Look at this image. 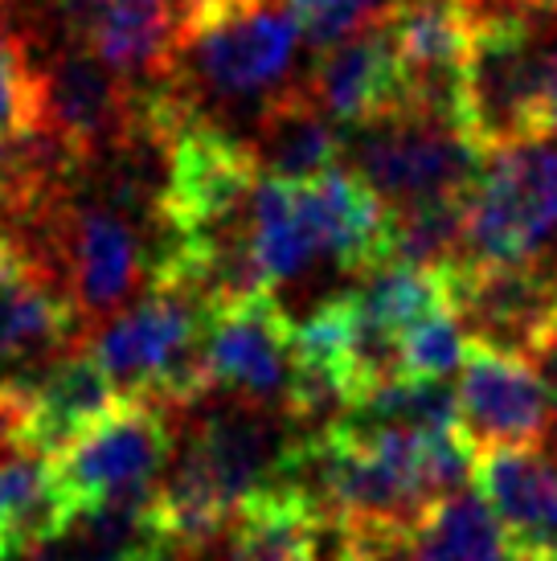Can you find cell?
I'll list each match as a JSON object with an SVG mask.
<instances>
[{
    "instance_id": "obj_1",
    "label": "cell",
    "mask_w": 557,
    "mask_h": 561,
    "mask_svg": "<svg viewBox=\"0 0 557 561\" xmlns=\"http://www.w3.org/2000/svg\"><path fill=\"white\" fill-rule=\"evenodd\" d=\"M471 37L459 66V131L492 157L545 136L542 54L549 0H467Z\"/></svg>"
},
{
    "instance_id": "obj_2",
    "label": "cell",
    "mask_w": 557,
    "mask_h": 561,
    "mask_svg": "<svg viewBox=\"0 0 557 561\" xmlns=\"http://www.w3.org/2000/svg\"><path fill=\"white\" fill-rule=\"evenodd\" d=\"M299 16L287 0H230L181 37L169 79L177 91L214 99H254L283 91L299 46Z\"/></svg>"
},
{
    "instance_id": "obj_3",
    "label": "cell",
    "mask_w": 557,
    "mask_h": 561,
    "mask_svg": "<svg viewBox=\"0 0 557 561\" xmlns=\"http://www.w3.org/2000/svg\"><path fill=\"white\" fill-rule=\"evenodd\" d=\"M557 234V136L500 148L467 197L464 254L480 266H525Z\"/></svg>"
},
{
    "instance_id": "obj_4",
    "label": "cell",
    "mask_w": 557,
    "mask_h": 561,
    "mask_svg": "<svg viewBox=\"0 0 557 561\" xmlns=\"http://www.w3.org/2000/svg\"><path fill=\"white\" fill-rule=\"evenodd\" d=\"M344 160L386 209L439 197H471L484 152L459 127L410 111L344 131Z\"/></svg>"
},
{
    "instance_id": "obj_5",
    "label": "cell",
    "mask_w": 557,
    "mask_h": 561,
    "mask_svg": "<svg viewBox=\"0 0 557 561\" xmlns=\"http://www.w3.org/2000/svg\"><path fill=\"white\" fill-rule=\"evenodd\" d=\"M177 414L164 405L124 398L103 422H94L62 455H54V476L62 483L70 508L120 504V500H152L156 483L177 451L172 435Z\"/></svg>"
},
{
    "instance_id": "obj_6",
    "label": "cell",
    "mask_w": 557,
    "mask_h": 561,
    "mask_svg": "<svg viewBox=\"0 0 557 561\" xmlns=\"http://www.w3.org/2000/svg\"><path fill=\"white\" fill-rule=\"evenodd\" d=\"M49 271L58 275L78 320L103 324L124 312V299L136 283H148L144 238L111 205H58L49 234Z\"/></svg>"
},
{
    "instance_id": "obj_7",
    "label": "cell",
    "mask_w": 557,
    "mask_h": 561,
    "mask_svg": "<svg viewBox=\"0 0 557 561\" xmlns=\"http://www.w3.org/2000/svg\"><path fill=\"white\" fill-rule=\"evenodd\" d=\"M205 369L214 398L287 414L295 377V320L275 291L217 308L205 324Z\"/></svg>"
},
{
    "instance_id": "obj_8",
    "label": "cell",
    "mask_w": 557,
    "mask_h": 561,
    "mask_svg": "<svg viewBox=\"0 0 557 561\" xmlns=\"http://www.w3.org/2000/svg\"><path fill=\"white\" fill-rule=\"evenodd\" d=\"M439 271L447 283L451 312L471 344L533 360V353L557 332L554 275L542 263L480 266L451 259Z\"/></svg>"
},
{
    "instance_id": "obj_9",
    "label": "cell",
    "mask_w": 557,
    "mask_h": 561,
    "mask_svg": "<svg viewBox=\"0 0 557 561\" xmlns=\"http://www.w3.org/2000/svg\"><path fill=\"white\" fill-rule=\"evenodd\" d=\"M459 435L480 455L542 447L554 435V402L545 393L537 369L521 357L492 353L471 344L455 386Z\"/></svg>"
},
{
    "instance_id": "obj_10",
    "label": "cell",
    "mask_w": 557,
    "mask_h": 561,
    "mask_svg": "<svg viewBox=\"0 0 557 561\" xmlns=\"http://www.w3.org/2000/svg\"><path fill=\"white\" fill-rule=\"evenodd\" d=\"M136 91L94 58L91 49L66 46L42 70V127L62 140L82 164L107 157L132 127Z\"/></svg>"
},
{
    "instance_id": "obj_11",
    "label": "cell",
    "mask_w": 557,
    "mask_h": 561,
    "mask_svg": "<svg viewBox=\"0 0 557 561\" xmlns=\"http://www.w3.org/2000/svg\"><path fill=\"white\" fill-rule=\"evenodd\" d=\"M304 91L341 131L398 115L406 107V75L382 16L320 49Z\"/></svg>"
},
{
    "instance_id": "obj_12",
    "label": "cell",
    "mask_w": 557,
    "mask_h": 561,
    "mask_svg": "<svg viewBox=\"0 0 557 561\" xmlns=\"http://www.w3.org/2000/svg\"><path fill=\"white\" fill-rule=\"evenodd\" d=\"M471 483L500 520L512 561H557V443L480 455Z\"/></svg>"
},
{
    "instance_id": "obj_13",
    "label": "cell",
    "mask_w": 557,
    "mask_h": 561,
    "mask_svg": "<svg viewBox=\"0 0 557 561\" xmlns=\"http://www.w3.org/2000/svg\"><path fill=\"white\" fill-rule=\"evenodd\" d=\"M295 193H299V209L308 218L320 254L356 275L389 263L386 205L377 202L353 172L332 169L316 181H299Z\"/></svg>"
},
{
    "instance_id": "obj_14",
    "label": "cell",
    "mask_w": 557,
    "mask_h": 561,
    "mask_svg": "<svg viewBox=\"0 0 557 561\" xmlns=\"http://www.w3.org/2000/svg\"><path fill=\"white\" fill-rule=\"evenodd\" d=\"M124 402L111 386L103 365L94 360L87 344H75L70 353L49 365L33 386V414H30V447L37 455H62L75 438H82L94 422H103Z\"/></svg>"
},
{
    "instance_id": "obj_15",
    "label": "cell",
    "mask_w": 557,
    "mask_h": 561,
    "mask_svg": "<svg viewBox=\"0 0 557 561\" xmlns=\"http://www.w3.org/2000/svg\"><path fill=\"white\" fill-rule=\"evenodd\" d=\"M263 176L275 181H316L344 157V131L311 103L304 87H283L259 107V136L247 144Z\"/></svg>"
},
{
    "instance_id": "obj_16",
    "label": "cell",
    "mask_w": 557,
    "mask_h": 561,
    "mask_svg": "<svg viewBox=\"0 0 557 561\" xmlns=\"http://www.w3.org/2000/svg\"><path fill=\"white\" fill-rule=\"evenodd\" d=\"M70 520L75 508L46 455H0V561L25 558L58 541Z\"/></svg>"
},
{
    "instance_id": "obj_17",
    "label": "cell",
    "mask_w": 557,
    "mask_h": 561,
    "mask_svg": "<svg viewBox=\"0 0 557 561\" xmlns=\"http://www.w3.org/2000/svg\"><path fill=\"white\" fill-rule=\"evenodd\" d=\"M250 250H254V263L263 266L271 287L299 279L320 259L292 181L263 176L254 185V193H250Z\"/></svg>"
},
{
    "instance_id": "obj_18",
    "label": "cell",
    "mask_w": 557,
    "mask_h": 561,
    "mask_svg": "<svg viewBox=\"0 0 557 561\" xmlns=\"http://www.w3.org/2000/svg\"><path fill=\"white\" fill-rule=\"evenodd\" d=\"M356 316L370 328L402 341L414 324L427 316L447 312V283L439 266H410V263H382L365 271L353 291Z\"/></svg>"
},
{
    "instance_id": "obj_19",
    "label": "cell",
    "mask_w": 557,
    "mask_h": 561,
    "mask_svg": "<svg viewBox=\"0 0 557 561\" xmlns=\"http://www.w3.org/2000/svg\"><path fill=\"white\" fill-rule=\"evenodd\" d=\"M414 561H509L500 520L476 488L439 500L414 529Z\"/></svg>"
},
{
    "instance_id": "obj_20",
    "label": "cell",
    "mask_w": 557,
    "mask_h": 561,
    "mask_svg": "<svg viewBox=\"0 0 557 561\" xmlns=\"http://www.w3.org/2000/svg\"><path fill=\"white\" fill-rule=\"evenodd\" d=\"M42 127V70L30 66L21 37L0 30V140Z\"/></svg>"
},
{
    "instance_id": "obj_21",
    "label": "cell",
    "mask_w": 557,
    "mask_h": 561,
    "mask_svg": "<svg viewBox=\"0 0 557 561\" xmlns=\"http://www.w3.org/2000/svg\"><path fill=\"white\" fill-rule=\"evenodd\" d=\"M471 341H467L464 324L455 312H434L422 324H414L402 336V369L406 377H422V381H447L451 374L464 369V357Z\"/></svg>"
},
{
    "instance_id": "obj_22",
    "label": "cell",
    "mask_w": 557,
    "mask_h": 561,
    "mask_svg": "<svg viewBox=\"0 0 557 561\" xmlns=\"http://www.w3.org/2000/svg\"><path fill=\"white\" fill-rule=\"evenodd\" d=\"M542 119H545V136H557V0H549V9H545Z\"/></svg>"
},
{
    "instance_id": "obj_23",
    "label": "cell",
    "mask_w": 557,
    "mask_h": 561,
    "mask_svg": "<svg viewBox=\"0 0 557 561\" xmlns=\"http://www.w3.org/2000/svg\"><path fill=\"white\" fill-rule=\"evenodd\" d=\"M136 561H172V558H136Z\"/></svg>"
},
{
    "instance_id": "obj_24",
    "label": "cell",
    "mask_w": 557,
    "mask_h": 561,
    "mask_svg": "<svg viewBox=\"0 0 557 561\" xmlns=\"http://www.w3.org/2000/svg\"><path fill=\"white\" fill-rule=\"evenodd\" d=\"M554 296H557V271H554Z\"/></svg>"
},
{
    "instance_id": "obj_25",
    "label": "cell",
    "mask_w": 557,
    "mask_h": 561,
    "mask_svg": "<svg viewBox=\"0 0 557 561\" xmlns=\"http://www.w3.org/2000/svg\"><path fill=\"white\" fill-rule=\"evenodd\" d=\"M4 4H9V0H0V9H4Z\"/></svg>"
},
{
    "instance_id": "obj_26",
    "label": "cell",
    "mask_w": 557,
    "mask_h": 561,
    "mask_svg": "<svg viewBox=\"0 0 557 561\" xmlns=\"http://www.w3.org/2000/svg\"><path fill=\"white\" fill-rule=\"evenodd\" d=\"M509 561H512V558H509Z\"/></svg>"
}]
</instances>
